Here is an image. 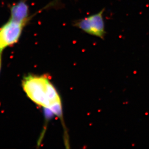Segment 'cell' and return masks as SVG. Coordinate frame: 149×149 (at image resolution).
<instances>
[{
	"instance_id": "6da1fadb",
	"label": "cell",
	"mask_w": 149,
	"mask_h": 149,
	"mask_svg": "<svg viewBox=\"0 0 149 149\" xmlns=\"http://www.w3.org/2000/svg\"><path fill=\"white\" fill-rule=\"evenodd\" d=\"M22 87L29 98L35 104L49 109L57 116L61 115V97L47 77L32 75L27 76L23 80Z\"/></svg>"
},
{
	"instance_id": "7a4b0ae2",
	"label": "cell",
	"mask_w": 149,
	"mask_h": 149,
	"mask_svg": "<svg viewBox=\"0 0 149 149\" xmlns=\"http://www.w3.org/2000/svg\"><path fill=\"white\" fill-rule=\"evenodd\" d=\"M104 9L95 14L77 20L74 26L84 33L104 40L106 33L103 18Z\"/></svg>"
},
{
	"instance_id": "3957f363",
	"label": "cell",
	"mask_w": 149,
	"mask_h": 149,
	"mask_svg": "<svg viewBox=\"0 0 149 149\" xmlns=\"http://www.w3.org/2000/svg\"><path fill=\"white\" fill-rule=\"evenodd\" d=\"M26 24L9 19L0 28V52L17 43Z\"/></svg>"
},
{
	"instance_id": "277c9868",
	"label": "cell",
	"mask_w": 149,
	"mask_h": 149,
	"mask_svg": "<svg viewBox=\"0 0 149 149\" xmlns=\"http://www.w3.org/2000/svg\"><path fill=\"white\" fill-rule=\"evenodd\" d=\"M10 19L26 25L29 19V9L26 1L22 0L12 6Z\"/></svg>"
},
{
	"instance_id": "5b68a950",
	"label": "cell",
	"mask_w": 149,
	"mask_h": 149,
	"mask_svg": "<svg viewBox=\"0 0 149 149\" xmlns=\"http://www.w3.org/2000/svg\"><path fill=\"white\" fill-rule=\"evenodd\" d=\"M1 53L2 52H0V72H1Z\"/></svg>"
}]
</instances>
